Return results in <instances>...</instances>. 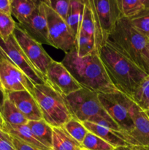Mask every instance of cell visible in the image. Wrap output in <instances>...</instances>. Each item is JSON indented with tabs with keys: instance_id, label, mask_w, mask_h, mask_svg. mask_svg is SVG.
Returning <instances> with one entry per match:
<instances>
[{
	"instance_id": "1",
	"label": "cell",
	"mask_w": 149,
	"mask_h": 150,
	"mask_svg": "<svg viewBox=\"0 0 149 150\" xmlns=\"http://www.w3.org/2000/svg\"><path fill=\"white\" fill-rule=\"evenodd\" d=\"M61 63L82 88L98 94L118 91L110 79L97 51L80 57L74 48L65 54Z\"/></svg>"
},
{
	"instance_id": "2",
	"label": "cell",
	"mask_w": 149,
	"mask_h": 150,
	"mask_svg": "<svg viewBox=\"0 0 149 150\" xmlns=\"http://www.w3.org/2000/svg\"><path fill=\"white\" fill-rule=\"evenodd\" d=\"M99 57L112 84L131 99L139 85L149 76L108 43L101 48Z\"/></svg>"
},
{
	"instance_id": "3",
	"label": "cell",
	"mask_w": 149,
	"mask_h": 150,
	"mask_svg": "<svg viewBox=\"0 0 149 150\" xmlns=\"http://www.w3.org/2000/svg\"><path fill=\"white\" fill-rule=\"evenodd\" d=\"M149 40L138 32L130 21L121 18L109 35L106 43L132 62L149 76Z\"/></svg>"
},
{
	"instance_id": "4",
	"label": "cell",
	"mask_w": 149,
	"mask_h": 150,
	"mask_svg": "<svg viewBox=\"0 0 149 150\" xmlns=\"http://www.w3.org/2000/svg\"><path fill=\"white\" fill-rule=\"evenodd\" d=\"M65 98L73 117L81 122L95 123L121 131L101 104L96 92L81 88Z\"/></svg>"
},
{
	"instance_id": "5",
	"label": "cell",
	"mask_w": 149,
	"mask_h": 150,
	"mask_svg": "<svg viewBox=\"0 0 149 150\" xmlns=\"http://www.w3.org/2000/svg\"><path fill=\"white\" fill-rule=\"evenodd\" d=\"M34 96L40 108L43 120L53 127H63L74 117L65 96L46 82L34 86Z\"/></svg>"
},
{
	"instance_id": "6",
	"label": "cell",
	"mask_w": 149,
	"mask_h": 150,
	"mask_svg": "<svg viewBox=\"0 0 149 150\" xmlns=\"http://www.w3.org/2000/svg\"><path fill=\"white\" fill-rule=\"evenodd\" d=\"M98 96L102 106L118 125L128 142V136L134 130L131 116V106L134 101L119 91L111 93H99Z\"/></svg>"
},
{
	"instance_id": "7",
	"label": "cell",
	"mask_w": 149,
	"mask_h": 150,
	"mask_svg": "<svg viewBox=\"0 0 149 150\" xmlns=\"http://www.w3.org/2000/svg\"><path fill=\"white\" fill-rule=\"evenodd\" d=\"M0 57L20 69L34 85L45 83V79L31 63L13 35L6 40L0 38Z\"/></svg>"
},
{
	"instance_id": "8",
	"label": "cell",
	"mask_w": 149,
	"mask_h": 150,
	"mask_svg": "<svg viewBox=\"0 0 149 150\" xmlns=\"http://www.w3.org/2000/svg\"><path fill=\"white\" fill-rule=\"evenodd\" d=\"M45 7L50 44L54 48L64 51L65 54L69 53L75 48L76 38L70 31L67 22L60 18L45 2Z\"/></svg>"
},
{
	"instance_id": "9",
	"label": "cell",
	"mask_w": 149,
	"mask_h": 150,
	"mask_svg": "<svg viewBox=\"0 0 149 150\" xmlns=\"http://www.w3.org/2000/svg\"><path fill=\"white\" fill-rule=\"evenodd\" d=\"M13 35L31 63L45 80L47 69L53 59L45 51L42 44L31 38L18 23Z\"/></svg>"
},
{
	"instance_id": "10",
	"label": "cell",
	"mask_w": 149,
	"mask_h": 150,
	"mask_svg": "<svg viewBox=\"0 0 149 150\" xmlns=\"http://www.w3.org/2000/svg\"><path fill=\"white\" fill-rule=\"evenodd\" d=\"M104 45L122 18L117 0H91Z\"/></svg>"
},
{
	"instance_id": "11",
	"label": "cell",
	"mask_w": 149,
	"mask_h": 150,
	"mask_svg": "<svg viewBox=\"0 0 149 150\" xmlns=\"http://www.w3.org/2000/svg\"><path fill=\"white\" fill-rule=\"evenodd\" d=\"M0 81L7 94L26 90L34 95V85L20 69L3 57H0Z\"/></svg>"
},
{
	"instance_id": "12",
	"label": "cell",
	"mask_w": 149,
	"mask_h": 150,
	"mask_svg": "<svg viewBox=\"0 0 149 150\" xmlns=\"http://www.w3.org/2000/svg\"><path fill=\"white\" fill-rule=\"evenodd\" d=\"M45 82L65 97L82 88L61 62L55 60L47 69Z\"/></svg>"
},
{
	"instance_id": "13",
	"label": "cell",
	"mask_w": 149,
	"mask_h": 150,
	"mask_svg": "<svg viewBox=\"0 0 149 150\" xmlns=\"http://www.w3.org/2000/svg\"><path fill=\"white\" fill-rule=\"evenodd\" d=\"M18 25L31 38L40 44L51 45L44 1H38L36 9L32 16L24 22L18 23Z\"/></svg>"
},
{
	"instance_id": "14",
	"label": "cell",
	"mask_w": 149,
	"mask_h": 150,
	"mask_svg": "<svg viewBox=\"0 0 149 150\" xmlns=\"http://www.w3.org/2000/svg\"><path fill=\"white\" fill-rule=\"evenodd\" d=\"M134 130L128 136V143L132 146L149 148V117L135 103L131 106Z\"/></svg>"
},
{
	"instance_id": "15",
	"label": "cell",
	"mask_w": 149,
	"mask_h": 150,
	"mask_svg": "<svg viewBox=\"0 0 149 150\" xmlns=\"http://www.w3.org/2000/svg\"><path fill=\"white\" fill-rule=\"evenodd\" d=\"M8 98L29 121H37L43 119L40 108L34 95L26 90L7 94Z\"/></svg>"
},
{
	"instance_id": "16",
	"label": "cell",
	"mask_w": 149,
	"mask_h": 150,
	"mask_svg": "<svg viewBox=\"0 0 149 150\" xmlns=\"http://www.w3.org/2000/svg\"><path fill=\"white\" fill-rule=\"evenodd\" d=\"M83 35L93 40L96 42V48L99 52L104 46L91 0H85L83 20L77 34V35Z\"/></svg>"
},
{
	"instance_id": "17",
	"label": "cell",
	"mask_w": 149,
	"mask_h": 150,
	"mask_svg": "<svg viewBox=\"0 0 149 150\" xmlns=\"http://www.w3.org/2000/svg\"><path fill=\"white\" fill-rule=\"evenodd\" d=\"M83 125L89 132L99 136L113 147L130 146L127 142V137L122 132L113 130L108 126L95 123L84 122Z\"/></svg>"
},
{
	"instance_id": "18",
	"label": "cell",
	"mask_w": 149,
	"mask_h": 150,
	"mask_svg": "<svg viewBox=\"0 0 149 150\" xmlns=\"http://www.w3.org/2000/svg\"><path fill=\"white\" fill-rule=\"evenodd\" d=\"M27 125L30 128L35 139L48 149L52 150L53 128L45 120L37 121H29Z\"/></svg>"
},
{
	"instance_id": "19",
	"label": "cell",
	"mask_w": 149,
	"mask_h": 150,
	"mask_svg": "<svg viewBox=\"0 0 149 150\" xmlns=\"http://www.w3.org/2000/svg\"><path fill=\"white\" fill-rule=\"evenodd\" d=\"M2 130L5 131L6 133H9L13 137L16 138L20 141H23V142H26V143L29 144L32 146L43 150H50L35 139L27 125H12L4 122Z\"/></svg>"
},
{
	"instance_id": "20",
	"label": "cell",
	"mask_w": 149,
	"mask_h": 150,
	"mask_svg": "<svg viewBox=\"0 0 149 150\" xmlns=\"http://www.w3.org/2000/svg\"><path fill=\"white\" fill-rule=\"evenodd\" d=\"M81 144L66 132L63 127L53 128L52 150H80Z\"/></svg>"
},
{
	"instance_id": "21",
	"label": "cell",
	"mask_w": 149,
	"mask_h": 150,
	"mask_svg": "<svg viewBox=\"0 0 149 150\" xmlns=\"http://www.w3.org/2000/svg\"><path fill=\"white\" fill-rule=\"evenodd\" d=\"M85 0H70V8L67 23L74 38L77 36L83 20Z\"/></svg>"
},
{
	"instance_id": "22",
	"label": "cell",
	"mask_w": 149,
	"mask_h": 150,
	"mask_svg": "<svg viewBox=\"0 0 149 150\" xmlns=\"http://www.w3.org/2000/svg\"><path fill=\"white\" fill-rule=\"evenodd\" d=\"M38 1L35 0H11L12 16L17 19L18 23H23L32 16Z\"/></svg>"
},
{
	"instance_id": "23",
	"label": "cell",
	"mask_w": 149,
	"mask_h": 150,
	"mask_svg": "<svg viewBox=\"0 0 149 150\" xmlns=\"http://www.w3.org/2000/svg\"><path fill=\"white\" fill-rule=\"evenodd\" d=\"M1 114L4 122L12 125H27L29 122L25 116L8 98L6 99L1 107Z\"/></svg>"
},
{
	"instance_id": "24",
	"label": "cell",
	"mask_w": 149,
	"mask_h": 150,
	"mask_svg": "<svg viewBox=\"0 0 149 150\" xmlns=\"http://www.w3.org/2000/svg\"><path fill=\"white\" fill-rule=\"evenodd\" d=\"M122 18H132L148 8V0H117Z\"/></svg>"
},
{
	"instance_id": "25",
	"label": "cell",
	"mask_w": 149,
	"mask_h": 150,
	"mask_svg": "<svg viewBox=\"0 0 149 150\" xmlns=\"http://www.w3.org/2000/svg\"><path fill=\"white\" fill-rule=\"evenodd\" d=\"M131 100L143 111L149 110V76H147L134 91Z\"/></svg>"
},
{
	"instance_id": "26",
	"label": "cell",
	"mask_w": 149,
	"mask_h": 150,
	"mask_svg": "<svg viewBox=\"0 0 149 150\" xmlns=\"http://www.w3.org/2000/svg\"><path fill=\"white\" fill-rule=\"evenodd\" d=\"M63 127L71 137H72L80 144L89 132L85 127L83 123L77 120L74 117L69 120L63 126Z\"/></svg>"
},
{
	"instance_id": "27",
	"label": "cell",
	"mask_w": 149,
	"mask_h": 150,
	"mask_svg": "<svg viewBox=\"0 0 149 150\" xmlns=\"http://www.w3.org/2000/svg\"><path fill=\"white\" fill-rule=\"evenodd\" d=\"M83 149L86 150H114L115 147L99 136L89 132L81 144Z\"/></svg>"
},
{
	"instance_id": "28",
	"label": "cell",
	"mask_w": 149,
	"mask_h": 150,
	"mask_svg": "<svg viewBox=\"0 0 149 150\" xmlns=\"http://www.w3.org/2000/svg\"><path fill=\"white\" fill-rule=\"evenodd\" d=\"M129 20L140 33L149 40V8H146Z\"/></svg>"
},
{
	"instance_id": "29",
	"label": "cell",
	"mask_w": 149,
	"mask_h": 150,
	"mask_svg": "<svg viewBox=\"0 0 149 150\" xmlns=\"http://www.w3.org/2000/svg\"><path fill=\"white\" fill-rule=\"evenodd\" d=\"M16 24L12 16L0 13V38L4 40L8 39L13 35Z\"/></svg>"
},
{
	"instance_id": "30",
	"label": "cell",
	"mask_w": 149,
	"mask_h": 150,
	"mask_svg": "<svg viewBox=\"0 0 149 150\" xmlns=\"http://www.w3.org/2000/svg\"><path fill=\"white\" fill-rule=\"evenodd\" d=\"M45 2L60 18L67 21L70 8V0H46Z\"/></svg>"
},
{
	"instance_id": "31",
	"label": "cell",
	"mask_w": 149,
	"mask_h": 150,
	"mask_svg": "<svg viewBox=\"0 0 149 150\" xmlns=\"http://www.w3.org/2000/svg\"><path fill=\"white\" fill-rule=\"evenodd\" d=\"M0 150H16L13 137L1 129H0Z\"/></svg>"
},
{
	"instance_id": "32",
	"label": "cell",
	"mask_w": 149,
	"mask_h": 150,
	"mask_svg": "<svg viewBox=\"0 0 149 150\" xmlns=\"http://www.w3.org/2000/svg\"><path fill=\"white\" fill-rule=\"evenodd\" d=\"M13 141L16 150H43L39 149V148L32 146V145L26 143V142H23V141L19 140V139H16V138L13 137Z\"/></svg>"
},
{
	"instance_id": "33",
	"label": "cell",
	"mask_w": 149,
	"mask_h": 150,
	"mask_svg": "<svg viewBox=\"0 0 149 150\" xmlns=\"http://www.w3.org/2000/svg\"><path fill=\"white\" fill-rule=\"evenodd\" d=\"M0 13L12 16L11 0H0Z\"/></svg>"
},
{
	"instance_id": "34",
	"label": "cell",
	"mask_w": 149,
	"mask_h": 150,
	"mask_svg": "<svg viewBox=\"0 0 149 150\" xmlns=\"http://www.w3.org/2000/svg\"><path fill=\"white\" fill-rule=\"evenodd\" d=\"M6 99H7V93L5 92L4 89H3L2 85H1V81H0V111H1V107H2Z\"/></svg>"
},
{
	"instance_id": "35",
	"label": "cell",
	"mask_w": 149,
	"mask_h": 150,
	"mask_svg": "<svg viewBox=\"0 0 149 150\" xmlns=\"http://www.w3.org/2000/svg\"><path fill=\"white\" fill-rule=\"evenodd\" d=\"M114 150H132L131 146H121V147L115 148Z\"/></svg>"
},
{
	"instance_id": "36",
	"label": "cell",
	"mask_w": 149,
	"mask_h": 150,
	"mask_svg": "<svg viewBox=\"0 0 149 150\" xmlns=\"http://www.w3.org/2000/svg\"><path fill=\"white\" fill-rule=\"evenodd\" d=\"M132 150H149V148L148 147H143V146H132Z\"/></svg>"
},
{
	"instance_id": "37",
	"label": "cell",
	"mask_w": 149,
	"mask_h": 150,
	"mask_svg": "<svg viewBox=\"0 0 149 150\" xmlns=\"http://www.w3.org/2000/svg\"><path fill=\"white\" fill-rule=\"evenodd\" d=\"M4 120H3L2 116H1V111H0V129L2 130L3 127H4Z\"/></svg>"
},
{
	"instance_id": "38",
	"label": "cell",
	"mask_w": 149,
	"mask_h": 150,
	"mask_svg": "<svg viewBox=\"0 0 149 150\" xmlns=\"http://www.w3.org/2000/svg\"><path fill=\"white\" fill-rule=\"evenodd\" d=\"M145 112H146V114H147V115L148 116V117H149V110H148V111H146Z\"/></svg>"
},
{
	"instance_id": "39",
	"label": "cell",
	"mask_w": 149,
	"mask_h": 150,
	"mask_svg": "<svg viewBox=\"0 0 149 150\" xmlns=\"http://www.w3.org/2000/svg\"><path fill=\"white\" fill-rule=\"evenodd\" d=\"M148 55H149V42L148 43Z\"/></svg>"
},
{
	"instance_id": "40",
	"label": "cell",
	"mask_w": 149,
	"mask_h": 150,
	"mask_svg": "<svg viewBox=\"0 0 149 150\" xmlns=\"http://www.w3.org/2000/svg\"><path fill=\"white\" fill-rule=\"evenodd\" d=\"M80 150H86V149H81Z\"/></svg>"
}]
</instances>
